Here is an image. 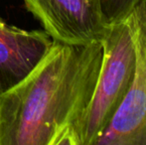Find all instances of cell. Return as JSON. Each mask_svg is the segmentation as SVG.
Listing matches in <instances>:
<instances>
[{
  "label": "cell",
  "instance_id": "obj_3",
  "mask_svg": "<svg viewBox=\"0 0 146 145\" xmlns=\"http://www.w3.org/2000/svg\"><path fill=\"white\" fill-rule=\"evenodd\" d=\"M135 53L132 85L96 145H146V2L126 19Z\"/></svg>",
  "mask_w": 146,
  "mask_h": 145
},
{
  "label": "cell",
  "instance_id": "obj_2",
  "mask_svg": "<svg viewBox=\"0 0 146 145\" xmlns=\"http://www.w3.org/2000/svg\"><path fill=\"white\" fill-rule=\"evenodd\" d=\"M102 64L92 101L73 128L69 145H96L132 85L135 53L127 21L108 26L102 40Z\"/></svg>",
  "mask_w": 146,
  "mask_h": 145
},
{
  "label": "cell",
  "instance_id": "obj_6",
  "mask_svg": "<svg viewBox=\"0 0 146 145\" xmlns=\"http://www.w3.org/2000/svg\"><path fill=\"white\" fill-rule=\"evenodd\" d=\"M106 26L123 22L132 11L146 0H98Z\"/></svg>",
  "mask_w": 146,
  "mask_h": 145
},
{
  "label": "cell",
  "instance_id": "obj_4",
  "mask_svg": "<svg viewBox=\"0 0 146 145\" xmlns=\"http://www.w3.org/2000/svg\"><path fill=\"white\" fill-rule=\"evenodd\" d=\"M53 41L73 45L102 42L108 26L98 0H23Z\"/></svg>",
  "mask_w": 146,
  "mask_h": 145
},
{
  "label": "cell",
  "instance_id": "obj_1",
  "mask_svg": "<svg viewBox=\"0 0 146 145\" xmlns=\"http://www.w3.org/2000/svg\"><path fill=\"white\" fill-rule=\"evenodd\" d=\"M102 56V42L53 41L30 73L0 93V145H69L92 101Z\"/></svg>",
  "mask_w": 146,
  "mask_h": 145
},
{
  "label": "cell",
  "instance_id": "obj_5",
  "mask_svg": "<svg viewBox=\"0 0 146 145\" xmlns=\"http://www.w3.org/2000/svg\"><path fill=\"white\" fill-rule=\"evenodd\" d=\"M53 40L45 30H25L0 16V93L17 85L43 58Z\"/></svg>",
  "mask_w": 146,
  "mask_h": 145
}]
</instances>
